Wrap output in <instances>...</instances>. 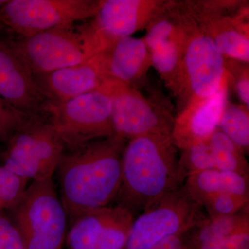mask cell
Here are the masks:
<instances>
[{"mask_svg":"<svg viewBox=\"0 0 249 249\" xmlns=\"http://www.w3.org/2000/svg\"><path fill=\"white\" fill-rule=\"evenodd\" d=\"M207 142L212 153L215 169L240 174L249 178L247 154L220 129H216Z\"/></svg>","mask_w":249,"mask_h":249,"instance_id":"20","label":"cell"},{"mask_svg":"<svg viewBox=\"0 0 249 249\" xmlns=\"http://www.w3.org/2000/svg\"><path fill=\"white\" fill-rule=\"evenodd\" d=\"M0 249H25L17 226L2 214H0Z\"/></svg>","mask_w":249,"mask_h":249,"instance_id":"28","label":"cell"},{"mask_svg":"<svg viewBox=\"0 0 249 249\" xmlns=\"http://www.w3.org/2000/svg\"><path fill=\"white\" fill-rule=\"evenodd\" d=\"M178 149L170 136L145 135L126 142L117 205L134 217L160 196L184 185Z\"/></svg>","mask_w":249,"mask_h":249,"instance_id":"2","label":"cell"},{"mask_svg":"<svg viewBox=\"0 0 249 249\" xmlns=\"http://www.w3.org/2000/svg\"><path fill=\"white\" fill-rule=\"evenodd\" d=\"M29 180L0 165V208L10 209L17 204L29 186Z\"/></svg>","mask_w":249,"mask_h":249,"instance_id":"25","label":"cell"},{"mask_svg":"<svg viewBox=\"0 0 249 249\" xmlns=\"http://www.w3.org/2000/svg\"><path fill=\"white\" fill-rule=\"evenodd\" d=\"M134 219V214L125 208L119 205L111 206L96 249H124Z\"/></svg>","mask_w":249,"mask_h":249,"instance_id":"21","label":"cell"},{"mask_svg":"<svg viewBox=\"0 0 249 249\" xmlns=\"http://www.w3.org/2000/svg\"><path fill=\"white\" fill-rule=\"evenodd\" d=\"M0 97L29 116H40L46 99L34 76L7 40L0 39Z\"/></svg>","mask_w":249,"mask_h":249,"instance_id":"15","label":"cell"},{"mask_svg":"<svg viewBox=\"0 0 249 249\" xmlns=\"http://www.w3.org/2000/svg\"><path fill=\"white\" fill-rule=\"evenodd\" d=\"M193 228L186 231L169 236L148 249H189L190 237Z\"/></svg>","mask_w":249,"mask_h":249,"instance_id":"30","label":"cell"},{"mask_svg":"<svg viewBox=\"0 0 249 249\" xmlns=\"http://www.w3.org/2000/svg\"><path fill=\"white\" fill-rule=\"evenodd\" d=\"M249 205V196L232 193H219L207 196L200 204L209 218L232 215L248 207Z\"/></svg>","mask_w":249,"mask_h":249,"instance_id":"23","label":"cell"},{"mask_svg":"<svg viewBox=\"0 0 249 249\" xmlns=\"http://www.w3.org/2000/svg\"><path fill=\"white\" fill-rule=\"evenodd\" d=\"M178 163L186 178L204 170L215 169L207 142H197L181 150Z\"/></svg>","mask_w":249,"mask_h":249,"instance_id":"24","label":"cell"},{"mask_svg":"<svg viewBox=\"0 0 249 249\" xmlns=\"http://www.w3.org/2000/svg\"><path fill=\"white\" fill-rule=\"evenodd\" d=\"M7 40L34 77L81 63L109 48L91 22Z\"/></svg>","mask_w":249,"mask_h":249,"instance_id":"3","label":"cell"},{"mask_svg":"<svg viewBox=\"0 0 249 249\" xmlns=\"http://www.w3.org/2000/svg\"><path fill=\"white\" fill-rule=\"evenodd\" d=\"M109 77L137 88L151 67L150 53L143 38L127 36L116 40L106 49Z\"/></svg>","mask_w":249,"mask_h":249,"instance_id":"16","label":"cell"},{"mask_svg":"<svg viewBox=\"0 0 249 249\" xmlns=\"http://www.w3.org/2000/svg\"><path fill=\"white\" fill-rule=\"evenodd\" d=\"M201 209L184 185L167 193L134 217L124 249H148L169 236L196 227L207 217Z\"/></svg>","mask_w":249,"mask_h":249,"instance_id":"9","label":"cell"},{"mask_svg":"<svg viewBox=\"0 0 249 249\" xmlns=\"http://www.w3.org/2000/svg\"><path fill=\"white\" fill-rule=\"evenodd\" d=\"M184 186L193 200L199 205L207 196L219 193L249 196V178L217 169L204 170L189 175Z\"/></svg>","mask_w":249,"mask_h":249,"instance_id":"17","label":"cell"},{"mask_svg":"<svg viewBox=\"0 0 249 249\" xmlns=\"http://www.w3.org/2000/svg\"><path fill=\"white\" fill-rule=\"evenodd\" d=\"M1 152H0V157H1Z\"/></svg>","mask_w":249,"mask_h":249,"instance_id":"31","label":"cell"},{"mask_svg":"<svg viewBox=\"0 0 249 249\" xmlns=\"http://www.w3.org/2000/svg\"><path fill=\"white\" fill-rule=\"evenodd\" d=\"M218 129L246 154L249 150V108L242 104L227 103Z\"/></svg>","mask_w":249,"mask_h":249,"instance_id":"22","label":"cell"},{"mask_svg":"<svg viewBox=\"0 0 249 249\" xmlns=\"http://www.w3.org/2000/svg\"><path fill=\"white\" fill-rule=\"evenodd\" d=\"M110 210L111 206L93 210L71 223L65 239L67 249H96Z\"/></svg>","mask_w":249,"mask_h":249,"instance_id":"19","label":"cell"},{"mask_svg":"<svg viewBox=\"0 0 249 249\" xmlns=\"http://www.w3.org/2000/svg\"><path fill=\"white\" fill-rule=\"evenodd\" d=\"M1 208H0V210H1Z\"/></svg>","mask_w":249,"mask_h":249,"instance_id":"32","label":"cell"},{"mask_svg":"<svg viewBox=\"0 0 249 249\" xmlns=\"http://www.w3.org/2000/svg\"><path fill=\"white\" fill-rule=\"evenodd\" d=\"M155 69L165 86L177 98L181 91L185 43L183 19L178 1L152 20L142 37Z\"/></svg>","mask_w":249,"mask_h":249,"instance_id":"11","label":"cell"},{"mask_svg":"<svg viewBox=\"0 0 249 249\" xmlns=\"http://www.w3.org/2000/svg\"><path fill=\"white\" fill-rule=\"evenodd\" d=\"M106 81L96 91L65 102L46 101L42 114L47 116L65 150L115 134L112 101Z\"/></svg>","mask_w":249,"mask_h":249,"instance_id":"4","label":"cell"},{"mask_svg":"<svg viewBox=\"0 0 249 249\" xmlns=\"http://www.w3.org/2000/svg\"><path fill=\"white\" fill-rule=\"evenodd\" d=\"M168 0H101L91 24L108 47L121 37L146 29L168 9Z\"/></svg>","mask_w":249,"mask_h":249,"instance_id":"12","label":"cell"},{"mask_svg":"<svg viewBox=\"0 0 249 249\" xmlns=\"http://www.w3.org/2000/svg\"><path fill=\"white\" fill-rule=\"evenodd\" d=\"M106 50L81 63L34 77L46 101L65 102L99 89L110 78Z\"/></svg>","mask_w":249,"mask_h":249,"instance_id":"13","label":"cell"},{"mask_svg":"<svg viewBox=\"0 0 249 249\" xmlns=\"http://www.w3.org/2000/svg\"><path fill=\"white\" fill-rule=\"evenodd\" d=\"M229 82L211 97L191 99L175 116L172 142L183 150L193 144L207 142L218 129L229 96Z\"/></svg>","mask_w":249,"mask_h":249,"instance_id":"14","label":"cell"},{"mask_svg":"<svg viewBox=\"0 0 249 249\" xmlns=\"http://www.w3.org/2000/svg\"><path fill=\"white\" fill-rule=\"evenodd\" d=\"M126 142L114 134L65 150L55 173L69 225L85 213L108 207L116 200Z\"/></svg>","mask_w":249,"mask_h":249,"instance_id":"1","label":"cell"},{"mask_svg":"<svg viewBox=\"0 0 249 249\" xmlns=\"http://www.w3.org/2000/svg\"><path fill=\"white\" fill-rule=\"evenodd\" d=\"M244 232H249V206L232 215L205 218L192 230L189 249Z\"/></svg>","mask_w":249,"mask_h":249,"instance_id":"18","label":"cell"},{"mask_svg":"<svg viewBox=\"0 0 249 249\" xmlns=\"http://www.w3.org/2000/svg\"><path fill=\"white\" fill-rule=\"evenodd\" d=\"M10 210L25 249H62L68 218L52 178L31 181Z\"/></svg>","mask_w":249,"mask_h":249,"instance_id":"5","label":"cell"},{"mask_svg":"<svg viewBox=\"0 0 249 249\" xmlns=\"http://www.w3.org/2000/svg\"><path fill=\"white\" fill-rule=\"evenodd\" d=\"M114 133L131 140L145 135L171 136L175 116L168 98L160 93L146 96L138 88L109 78Z\"/></svg>","mask_w":249,"mask_h":249,"instance_id":"7","label":"cell"},{"mask_svg":"<svg viewBox=\"0 0 249 249\" xmlns=\"http://www.w3.org/2000/svg\"><path fill=\"white\" fill-rule=\"evenodd\" d=\"M196 249H249V232L229 236Z\"/></svg>","mask_w":249,"mask_h":249,"instance_id":"29","label":"cell"},{"mask_svg":"<svg viewBox=\"0 0 249 249\" xmlns=\"http://www.w3.org/2000/svg\"><path fill=\"white\" fill-rule=\"evenodd\" d=\"M101 0H7L0 6V29L30 37L93 18Z\"/></svg>","mask_w":249,"mask_h":249,"instance_id":"10","label":"cell"},{"mask_svg":"<svg viewBox=\"0 0 249 249\" xmlns=\"http://www.w3.org/2000/svg\"><path fill=\"white\" fill-rule=\"evenodd\" d=\"M185 29L181 91L178 108L181 110L190 100L213 96L227 81L225 58L211 37L178 1Z\"/></svg>","mask_w":249,"mask_h":249,"instance_id":"6","label":"cell"},{"mask_svg":"<svg viewBox=\"0 0 249 249\" xmlns=\"http://www.w3.org/2000/svg\"><path fill=\"white\" fill-rule=\"evenodd\" d=\"M229 86L232 87L240 104L249 108V64L225 58Z\"/></svg>","mask_w":249,"mask_h":249,"instance_id":"26","label":"cell"},{"mask_svg":"<svg viewBox=\"0 0 249 249\" xmlns=\"http://www.w3.org/2000/svg\"><path fill=\"white\" fill-rule=\"evenodd\" d=\"M30 117L16 110L0 97V142H7Z\"/></svg>","mask_w":249,"mask_h":249,"instance_id":"27","label":"cell"},{"mask_svg":"<svg viewBox=\"0 0 249 249\" xmlns=\"http://www.w3.org/2000/svg\"><path fill=\"white\" fill-rule=\"evenodd\" d=\"M6 144L3 165L31 181L52 178L65 150L50 121L40 116H31Z\"/></svg>","mask_w":249,"mask_h":249,"instance_id":"8","label":"cell"}]
</instances>
